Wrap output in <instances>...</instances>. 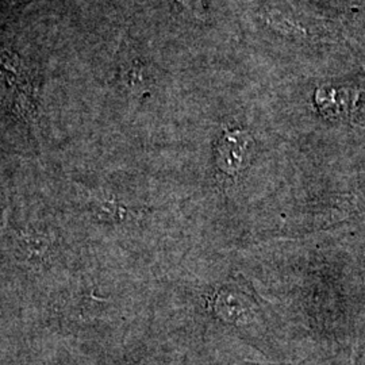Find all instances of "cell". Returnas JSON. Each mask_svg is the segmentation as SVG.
Wrapping results in <instances>:
<instances>
[{
	"mask_svg": "<svg viewBox=\"0 0 365 365\" xmlns=\"http://www.w3.org/2000/svg\"><path fill=\"white\" fill-rule=\"evenodd\" d=\"M7 249L13 250L15 262L27 272L49 271L61 259L60 235L45 222L7 223Z\"/></svg>",
	"mask_w": 365,
	"mask_h": 365,
	"instance_id": "1",
	"label": "cell"
},
{
	"mask_svg": "<svg viewBox=\"0 0 365 365\" xmlns=\"http://www.w3.org/2000/svg\"><path fill=\"white\" fill-rule=\"evenodd\" d=\"M205 306L211 315L225 324H240L252 310V300L235 283L210 288L205 294Z\"/></svg>",
	"mask_w": 365,
	"mask_h": 365,
	"instance_id": "2",
	"label": "cell"
},
{
	"mask_svg": "<svg viewBox=\"0 0 365 365\" xmlns=\"http://www.w3.org/2000/svg\"><path fill=\"white\" fill-rule=\"evenodd\" d=\"M252 149L253 140L248 131H225L215 146V165L226 178H237L248 167Z\"/></svg>",
	"mask_w": 365,
	"mask_h": 365,
	"instance_id": "3",
	"label": "cell"
},
{
	"mask_svg": "<svg viewBox=\"0 0 365 365\" xmlns=\"http://www.w3.org/2000/svg\"><path fill=\"white\" fill-rule=\"evenodd\" d=\"M87 205L91 207L93 218L107 223H126L138 214V210L115 194H88Z\"/></svg>",
	"mask_w": 365,
	"mask_h": 365,
	"instance_id": "4",
	"label": "cell"
}]
</instances>
